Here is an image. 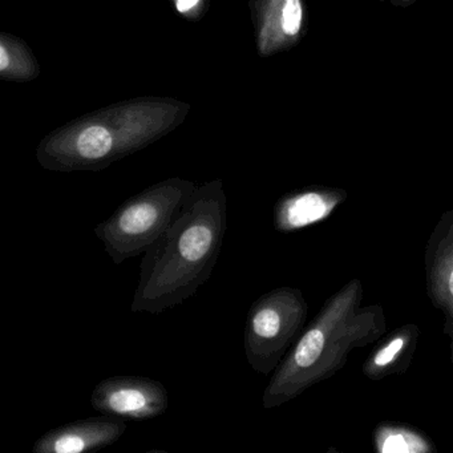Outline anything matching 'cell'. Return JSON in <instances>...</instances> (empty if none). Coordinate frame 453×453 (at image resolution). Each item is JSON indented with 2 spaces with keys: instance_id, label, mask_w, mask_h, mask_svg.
I'll return each mask as SVG.
<instances>
[{
  "instance_id": "obj_1",
  "label": "cell",
  "mask_w": 453,
  "mask_h": 453,
  "mask_svg": "<svg viewBox=\"0 0 453 453\" xmlns=\"http://www.w3.org/2000/svg\"><path fill=\"white\" fill-rule=\"evenodd\" d=\"M226 229L222 180L196 187L176 221L142 254L131 311L158 315L192 298L213 274Z\"/></svg>"
},
{
  "instance_id": "obj_2",
  "label": "cell",
  "mask_w": 453,
  "mask_h": 453,
  "mask_svg": "<svg viewBox=\"0 0 453 453\" xmlns=\"http://www.w3.org/2000/svg\"><path fill=\"white\" fill-rule=\"evenodd\" d=\"M363 296L362 280L354 278L326 299L273 372L262 395L265 410L286 404L327 380L346 365L352 351L386 335L383 306H363Z\"/></svg>"
},
{
  "instance_id": "obj_3",
  "label": "cell",
  "mask_w": 453,
  "mask_h": 453,
  "mask_svg": "<svg viewBox=\"0 0 453 453\" xmlns=\"http://www.w3.org/2000/svg\"><path fill=\"white\" fill-rule=\"evenodd\" d=\"M181 118L177 103H124L47 136L39 145L38 161L52 172L102 171L152 144Z\"/></svg>"
},
{
  "instance_id": "obj_4",
  "label": "cell",
  "mask_w": 453,
  "mask_h": 453,
  "mask_svg": "<svg viewBox=\"0 0 453 453\" xmlns=\"http://www.w3.org/2000/svg\"><path fill=\"white\" fill-rule=\"evenodd\" d=\"M196 187L181 177L164 180L132 196L100 222L95 234L113 264L144 254L176 221Z\"/></svg>"
},
{
  "instance_id": "obj_5",
  "label": "cell",
  "mask_w": 453,
  "mask_h": 453,
  "mask_svg": "<svg viewBox=\"0 0 453 453\" xmlns=\"http://www.w3.org/2000/svg\"><path fill=\"white\" fill-rule=\"evenodd\" d=\"M309 315L303 291L296 288H274L253 302L246 318V359L256 372H274L301 335Z\"/></svg>"
},
{
  "instance_id": "obj_6",
  "label": "cell",
  "mask_w": 453,
  "mask_h": 453,
  "mask_svg": "<svg viewBox=\"0 0 453 453\" xmlns=\"http://www.w3.org/2000/svg\"><path fill=\"white\" fill-rule=\"evenodd\" d=\"M91 404L102 415L148 420L168 411L169 396L165 386L155 379L119 375L103 379L96 384Z\"/></svg>"
},
{
  "instance_id": "obj_7",
  "label": "cell",
  "mask_w": 453,
  "mask_h": 453,
  "mask_svg": "<svg viewBox=\"0 0 453 453\" xmlns=\"http://www.w3.org/2000/svg\"><path fill=\"white\" fill-rule=\"evenodd\" d=\"M429 302L444 315V334L453 339V209L434 225L424 253Z\"/></svg>"
},
{
  "instance_id": "obj_8",
  "label": "cell",
  "mask_w": 453,
  "mask_h": 453,
  "mask_svg": "<svg viewBox=\"0 0 453 453\" xmlns=\"http://www.w3.org/2000/svg\"><path fill=\"white\" fill-rule=\"evenodd\" d=\"M126 421L116 416L83 418L50 429L33 447V453H87L104 449L126 434Z\"/></svg>"
},
{
  "instance_id": "obj_9",
  "label": "cell",
  "mask_w": 453,
  "mask_h": 453,
  "mask_svg": "<svg viewBox=\"0 0 453 453\" xmlns=\"http://www.w3.org/2000/svg\"><path fill=\"white\" fill-rule=\"evenodd\" d=\"M349 197L342 188L307 187L282 196L274 205L277 232L288 234L326 221Z\"/></svg>"
},
{
  "instance_id": "obj_10",
  "label": "cell",
  "mask_w": 453,
  "mask_h": 453,
  "mask_svg": "<svg viewBox=\"0 0 453 453\" xmlns=\"http://www.w3.org/2000/svg\"><path fill=\"white\" fill-rule=\"evenodd\" d=\"M304 0H261L258 47L264 57L296 46L306 31Z\"/></svg>"
},
{
  "instance_id": "obj_11",
  "label": "cell",
  "mask_w": 453,
  "mask_h": 453,
  "mask_svg": "<svg viewBox=\"0 0 453 453\" xmlns=\"http://www.w3.org/2000/svg\"><path fill=\"white\" fill-rule=\"evenodd\" d=\"M420 334L418 325L407 323L383 336L363 362V375L370 380L379 381L404 373L412 363Z\"/></svg>"
},
{
  "instance_id": "obj_12",
  "label": "cell",
  "mask_w": 453,
  "mask_h": 453,
  "mask_svg": "<svg viewBox=\"0 0 453 453\" xmlns=\"http://www.w3.org/2000/svg\"><path fill=\"white\" fill-rule=\"evenodd\" d=\"M373 449L379 453H434L432 439L415 426L381 423L373 431Z\"/></svg>"
},
{
  "instance_id": "obj_13",
  "label": "cell",
  "mask_w": 453,
  "mask_h": 453,
  "mask_svg": "<svg viewBox=\"0 0 453 453\" xmlns=\"http://www.w3.org/2000/svg\"><path fill=\"white\" fill-rule=\"evenodd\" d=\"M34 59L26 52L20 43L12 38L2 36L0 42V73L4 78L30 79L34 78Z\"/></svg>"
},
{
  "instance_id": "obj_14",
  "label": "cell",
  "mask_w": 453,
  "mask_h": 453,
  "mask_svg": "<svg viewBox=\"0 0 453 453\" xmlns=\"http://www.w3.org/2000/svg\"><path fill=\"white\" fill-rule=\"evenodd\" d=\"M200 4V0H177L176 2V7L177 10H179V12H182V14H185V12H190V10L195 9L197 4Z\"/></svg>"
},
{
  "instance_id": "obj_15",
  "label": "cell",
  "mask_w": 453,
  "mask_h": 453,
  "mask_svg": "<svg viewBox=\"0 0 453 453\" xmlns=\"http://www.w3.org/2000/svg\"><path fill=\"white\" fill-rule=\"evenodd\" d=\"M388 4H391L395 7H402V9H407V7L413 6L418 4L420 0H387Z\"/></svg>"
},
{
  "instance_id": "obj_16",
  "label": "cell",
  "mask_w": 453,
  "mask_h": 453,
  "mask_svg": "<svg viewBox=\"0 0 453 453\" xmlns=\"http://www.w3.org/2000/svg\"><path fill=\"white\" fill-rule=\"evenodd\" d=\"M450 363H452V384H453V339H450Z\"/></svg>"
}]
</instances>
